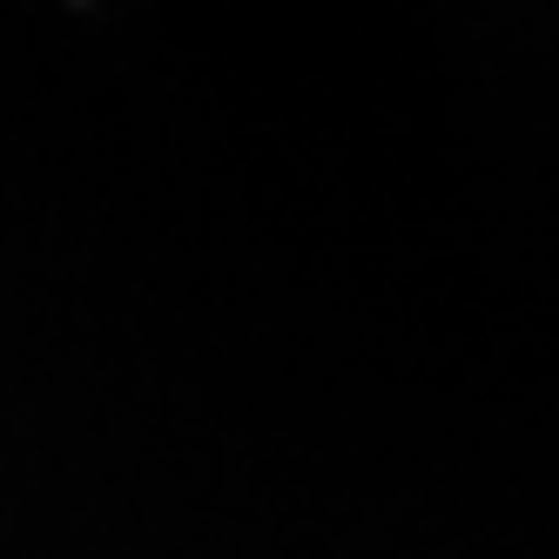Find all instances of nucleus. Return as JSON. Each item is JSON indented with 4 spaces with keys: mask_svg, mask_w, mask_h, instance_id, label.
Masks as SVG:
<instances>
[]
</instances>
